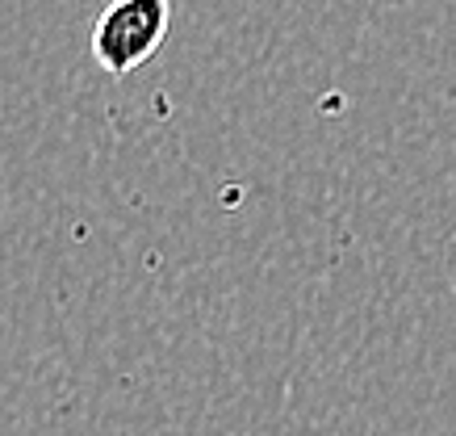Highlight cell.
Instances as JSON below:
<instances>
[{"label": "cell", "instance_id": "6da1fadb", "mask_svg": "<svg viewBox=\"0 0 456 436\" xmlns=\"http://www.w3.org/2000/svg\"><path fill=\"white\" fill-rule=\"evenodd\" d=\"M172 0H110L93 21V59L110 76H130L164 46Z\"/></svg>", "mask_w": 456, "mask_h": 436}]
</instances>
